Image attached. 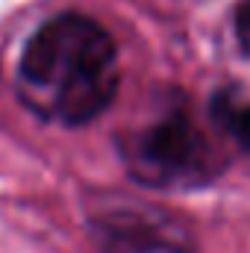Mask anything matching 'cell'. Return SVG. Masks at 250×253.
Returning a JSON list of instances; mask_svg holds the SVG:
<instances>
[{
  "mask_svg": "<svg viewBox=\"0 0 250 253\" xmlns=\"http://www.w3.org/2000/svg\"><path fill=\"white\" fill-rule=\"evenodd\" d=\"M233 30H236V42L242 44V50L250 56V0H239L236 3Z\"/></svg>",
  "mask_w": 250,
  "mask_h": 253,
  "instance_id": "cell-5",
  "label": "cell"
},
{
  "mask_svg": "<svg viewBox=\"0 0 250 253\" xmlns=\"http://www.w3.org/2000/svg\"><path fill=\"white\" fill-rule=\"evenodd\" d=\"M118 50L103 24L65 12L44 21L24 44L15 88L27 109L62 126L100 118L118 94Z\"/></svg>",
  "mask_w": 250,
  "mask_h": 253,
  "instance_id": "cell-1",
  "label": "cell"
},
{
  "mask_svg": "<svg viewBox=\"0 0 250 253\" xmlns=\"http://www.w3.org/2000/svg\"><path fill=\"white\" fill-rule=\"evenodd\" d=\"M121 159L132 180L150 189H200L218 180L227 165L221 150L180 103L126 129Z\"/></svg>",
  "mask_w": 250,
  "mask_h": 253,
  "instance_id": "cell-2",
  "label": "cell"
},
{
  "mask_svg": "<svg viewBox=\"0 0 250 253\" xmlns=\"http://www.w3.org/2000/svg\"><path fill=\"white\" fill-rule=\"evenodd\" d=\"M209 115L224 135L250 153V100L236 88H221L209 100Z\"/></svg>",
  "mask_w": 250,
  "mask_h": 253,
  "instance_id": "cell-4",
  "label": "cell"
},
{
  "mask_svg": "<svg viewBox=\"0 0 250 253\" xmlns=\"http://www.w3.org/2000/svg\"><path fill=\"white\" fill-rule=\"evenodd\" d=\"M88 230L103 253H197L186 218L141 197H94L88 203Z\"/></svg>",
  "mask_w": 250,
  "mask_h": 253,
  "instance_id": "cell-3",
  "label": "cell"
}]
</instances>
